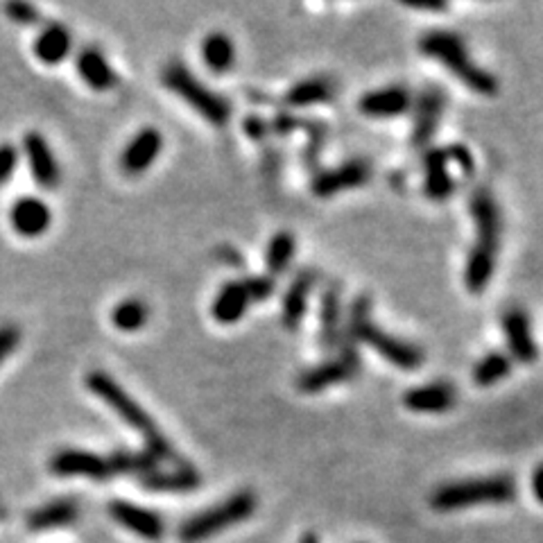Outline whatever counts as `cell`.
Returning a JSON list of instances; mask_svg holds the SVG:
<instances>
[{"mask_svg": "<svg viewBox=\"0 0 543 543\" xmlns=\"http://www.w3.org/2000/svg\"><path fill=\"white\" fill-rule=\"evenodd\" d=\"M244 132H247L249 136H253V139H262V133L270 132V127H267L265 120H261L258 115H252V118L244 120Z\"/></svg>", "mask_w": 543, "mask_h": 543, "instance_id": "obj_38", "label": "cell"}, {"mask_svg": "<svg viewBox=\"0 0 543 543\" xmlns=\"http://www.w3.org/2000/svg\"><path fill=\"white\" fill-rule=\"evenodd\" d=\"M292 256H295V235L288 234V231H279L274 238L270 240L267 244V253H265V265L267 272H270V277H279L286 272V267L292 262Z\"/></svg>", "mask_w": 543, "mask_h": 543, "instance_id": "obj_31", "label": "cell"}, {"mask_svg": "<svg viewBox=\"0 0 543 543\" xmlns=\"http://www.w3.org/2000/svg\"><path fill=\"white\" fill-rule=\"evenodd\" d=\"M202 483L198 471L193 469H175V471H157L154 469L152 474L143 475V484L152 492H175V493H184V492H193L198 484Z\"/></svg>", "mask_w": 543, "mask_h": 543, "instance_id": "obj_26", "label": "cell"}, {"mask_svg": "<svg viewBox=\"0 0 543 543\" xmlns=\"http://www.w3.org/2000/svg\"><path fill=\"white\" fill-rule=\"evenodd\" d=\"M342 301L337 283H331L322 292V308H319V346L324 351L337 349L342 340Z\"/></svg>", "mask_w": 543, "mask_h": 543, "instance_id": "obj_21", "label": "cell"}, {"mask_svg": "<svg viewBox=\"0 0 543 543\" xmlns=\"http://www.w3.org/2000/svg\"><path fill=\"white\" fill-rule=\"evenodd\" d=\"M202 57L204 64H207L213 73H226V70L234 66V43H231V39L226 37V34L211 32L202 43Z\"/></svg>", "mask_w": 543, "mask_h": 543, "instance_id": "obj_28", "label": "cell"}, {"mask_svg": "<svg viewBox=\"0 0 543 543\" xmlns=\"http://www.w3.org/2000/svg\"><path fill=\"white\" fill-rule=\"evenodd\" d=\"M372 177V166L363 159H355V161H346L342 166L333 168V170L319 172L318 177L313 179V195L318 198H331V195L342 193V190H351L358 189V186H364Z\"/></svg>", "mask_w": 543, "mask_h": 543, "instance_id": "obj_13", "label": "cell"}, {"mask_svg": "<svg viewBox=\"0 0 543 543\" xmlns=\"http://www.w3.org/2000/svg\"><path fill=\"white\" fill-rule=\"evenodd\" d=\"M12 229L23 238H39L52 225V211L43 199L25 195L19 198L10 208Z\"/></svg>", "mask_w": 543, "mask_h": 543, "instance_id": "obj_15", "label": "cell"}, {"mask_svg": "<svg viewBox=\"0 0 543 543\" xmlns=\"http://www.w3.org/2000/svg\"><path fill=\"white\" fill-rule=\"evenodd\" d=\"M5 12L12 23L37 25L39 21H41V12L34 5H30V3H10V5L5 7Z\"/></svg>", "mask_w": 543, "mask_h": 543, "instance_id": "obj_33", "label": "cell"}, {"mask_svg": "<svg viewBox=\"0 0 543 543\" xmlns=\"http://www.w3.org/2000/svg\"><path fill=\"white\" fill-rule=\"evenodd\" d=\"M75 64H78L79 78H82L88 87L96 88V91H109V88H114L115 84H118V75L111 69V64L106 61V57L102 55L100 48H84L78 55Z\"/></svg>", "mask_w": 543, "mask_h": 543, "instance_id": "obj_22", "label": "cell"}, {"mask_svg": "<svg viewBox=\"0 0 543 543\" xmlns=\"http://www.w3.org/2000/svg\"><path fill=\"white\" fill-rule=\"evenodd\" d=\"M412 105V97L405 87H385L369 91L360 97V114L369 118H394V115L408 114Z\"/></svg>", "mask_w": 543, "mask_h": 543, "instance_id": "obj_17", "label": "cell"}, {"mask_svg": "<svg viewBox=\"0 0 543 543\" xmlns=\"http://www.w3.org/2000/svg\"><path fill=\"white\" fill-rule=\"evenodd\" d=\"M19 166V150L12 143L0 145V186H5Z\"/></svg>", "mask_w": 543, "mask_h": 543, "instance_id": "obj_34", "label": "cell"}, {"mask_svg": "<svg viewBox=\"0 0 543 543\" xmlns=\"http://www.w3.org/2000/svg\"><path fill=\"white\" fill-rule=\"evenodd\" d=\"M244 288H247V295L252 301H262L274 292V281L272 277H249L244 279Z\"/></svg>", "mask_w": 543, "mask_h": 543, "instance_id": "obj_36", "label": "cell"}, {"mask_svg": "<svg viewBox=\"0 0 543 543\" xmlns=\"http://www.w3.org/2000/svg\"><path fill=\"white\" fill-rule=\"evenodd\" d=\"M446 154H448V159H451V161L460 163V168L466 172V175H471V172H474V157H471V152L465 148V145H456V148L446 150Z\"/></svg>", "mask_w": 543, "mask_h": 543, "instance_id": "obj_37", "label": "cell"}, {"mask_svg": "<svg viewBox=\"0 0 543 543\" xmlns=\"http://www.w3.org/2000/svg\"><path fill=\"white\" fill-rule=\"evenodd\" d=\"M51 474L60 478H91V480H106L114 475L109 465V457H102L97 453L75 451L66 448L52 456Z\"/></svg>", "mask_w": 543, "mask_h": 543, "instance_id": "obj_9", "label": "cell"}, {"mask_svg": "<svg viewBox=\"0 0 543 543\" xmlns=\"http://www.w3.org/2000/svg\"><path fill=\"white\" fill-rule=\"evenodd\" d=\"M516 496V483L511 475H487L448 483L430 496V505L437 511H457L489 502H510Z\"/></svg>", "mask_w": 543, "mask_h": 543, "instance_id": "obj_5", "label": "cell"}, {"mask_svg": "<svg viewBox=\"0 0 543 543\" xmlns=\"http://www.w3.org/2000/svg\"><path fill=\"white\" fill-rule=\"evenodd\" d=\"M511 372V358L501 351H492V354L483 355L478 360V364L474 367V381L480 387H489L501 382L502 378L510 376Z\"/></svg>", "mask_w": 543, "mask_h": 543, "instance_id": "obj_30", "label": "cell"}, {"mask_svg": "<svg viewBox=\"0 0 543 543\" xmlns=\"http://www.w3.org/2000/svg\"><path fill=\"white\" fill-rule=\"evenodd\" d=\"M78 516L79 510L73 501H52L28 516V528L34 529V532L64 528V525L73 523Z\"/></svg>", "mask_w": 543, "mask_h": 543, "instance_id": "obj_25", "label": "cell"}, {"mask_svg": "<svg viewBox=\"0 0 543 543\" xmlns=\"http://www.w3.org/2000/svg\"><path fill=\"white\" fill-rule=\"evenodd\" d=\"M114 474H139L148 475L157 469V457L150 453H115L109 457Z\"/></svg>", "mask_w": 543, "mask_h": 543, "instance_id": "obj_32", "label": "cell"}, {"mask_svg": "<svg viewBox=\"0 0 543 543\" xmlns=\"http://www.w3.org/2000/svg\"><path fill=\"white\" fill-rule=\"evenodd\" d=\"M87 387L97 396V399L105 400L111 410L120 417L127 426H132L133 430H139L141 437L148 444V453L154 456L157 460H177L175 451L168 444V439L159 433L157 424L152 421V417L148 415L143 405L133 399L132 394L123 390V387L115 382V378H111L105 372H91L87 376Z\"/></svg>", "mask_w": 543, "mask_h": 543, "instance_id": "obj_2", "label": "cell"}, {"mask_svg": "<svg viewBox=\"0 0 543 543\" xmlns=\"http://www.w3.org/2000/svg\"><path fill=\"white\" fill-rule=\"evenodd\" d=\"M315 283H318V272L315 270H301L295 279H292L290 288H288L286 297H283V313L281 322L288 331H297L304 319L306 308H308L310 292H313Z\"/></svg>", "mask_w": 543, "mask_h": 543, "instance_id": "obj_19", "label": "cell"}, {"mask_svg": "<svg viewBox=\"0 0 543 543\" xmlns=\"http://www.w3.org/2000/svg\"><path fill=\"white\" fill-rule=\"evenodd\" d=\"M360 372V358L355 354L354 346L342 349V354L337 358L327 360V363L310 367L306 372H301L297 376V387L306 394H318V391L328 390L333 385L351 381L354 376H358Z\"/></svg>", "mask_w": 543, "mask_h": 543, "instance_id": "obj_8", "label": "cell"}, {"mask_svg": "<svg viewBox=\"0 0 543 543\" xmlns=\"http://www.w3.org/2000/svg\"><path fill=\"white\" fill-rule=\"evenodd\" d=\"M70 48H73V39L61 23L46 25L34 39V57L46 66L61 64L69 57Z\"/></svg>", "mask_w": 543, "mask_h": 543, "instance_id": "obj_23", "label": "cell"}, {"mask_svg": "<svg viewBox=\"0 0 543 543\" xmlns=\"http://www.w3.org/2000/svg\"><path fill=\"white\" fill-rule=\"evenodd\" d=\"M163 148V136L159 129L145 127L141 129L120 154V170L124 175H141L157 161L159 152Z\"/></svg>", "mask_w": 543, "mask_h": 543, "instance_id": "obj_14", "label": "cell"}, {"mask_svg": "<svg viewBox=\"0 0 543 543\" xmlns=\"http://www.w3.org/2000/svg\"><path fill=\"white\" fill-rule=\"evenodd\" d=\"M349 336L354 337V340H360L367 346H372V349L378 351L387 363L399 369H405V372H415V369H419L421 363H424V351H421L419 346L400 340V337L391 336V333L382 331V328H378L376 324H373L372 301L364 295L354 301L349 319Z\"/></svg>", "mask_w": 543, "mask_h": 543, "instance_id": "obj_4", "label": "cell"}, {"mask_svg": "<svg viewBox=\"0 0 543 543\" xmlns=\"http://www.w3.org/2000/svg\"><path fill=\"white\" fill-rule=\"evenodd\" d=\"M21 345V328L14 324H3L0 327V364L5 363L16 346Z\"/></svg>", "mask_w": 543, "mask_h": 543, "instance_id": "obj_35", "label": "cell"}, {"mask_svg": "<svg viewBox=\"0 0 543 543\" xmlns=\"http://www.w3.org/2000/svg\"><path fill=\"white\" fill-rule=\"evenodd\" d=\"M109 514L124 529H129V532H133L141 538H148V541H159L166 534V523H163L161 516L157 511L136 505V502L114 501L109 505Z\"/></svg>", "mask_w": 543, "mask_h": 543, "instance_id": "obj_10", "label": "cell"}, {"mask_svg": "<svg viewBox=\"0 0 543 543\" xmlns=\"http://www.w3.org/2000/svg\"><path fill=\"white\" fill-rule=\"evenodd\" d=\"M471 213L475 220V243L466 261L465 283L466 290L480 295L489 286L496 270L498 247H501L502 217L496 199L487 189L475 190L471 198Z\"/></svg>", "mask_w": 543, "mask_h": 543, "instance_id": "obj_1", "label": "cell"}, {"mask_svg": "<svg viewBox=\"0 0 543 543\" xmlns=\"http://www.w3.org/2000/svg\"><path fill=\"white\" fill-rule=\"evenodd\" d=\"M161 82L166 84L168 91H172L175 96H179L186 105L193 106L204 120H208L211 124H226V120L231 118V105L226 97L213 93L207 84L199 82L190 69L181 61H170L163 69Z\"/></svg>", "mask_w": 543, "mask_h": 543, "instance_id": "obj_7", "label": "cell"}, {"mask_svg": "<svg viewBox=\"0 0 543 543\" xmlns=\"http://www.w3.org/2000/svg\"><path fill=\"white\" fill-rule=\"evenodd\" d=\"M457 400V390L451 382H428L405 391L403 405L412 412H446Z\"/></svg>", "mask_w": 543, "mask_h": 543, "instance_id": "obj_18", "label": "cell"}, {"mask_svg": "<svg viewBox=\"0 0 543 543\" xmlns=\"http://www.w3.org/2000/svg\"><path fill=\"white\" fill-rule=\"evenodd\" d=\"M419 48L426 57L439 61L444 69L451 70V75H456L471 91L480 93V96H496L498 93V79L471 60L465 41L456 32H446V30L426 32L421 37Z\"/></svg>", "mask_w": 543, "mask_h": 543, "instance_id": "obj_3", "label": "cell"}, {"mask_svg": "<svg viewBox=\"0 0 543 543\" xmlns=\"http://www.w3.org/2000/svg\"><path fill=\"white\" fill-rule=\"evenodd\" d=\"M446 97L439 87H426L417 100L415 123H412V145L415 148H426L433 141L439 129V120L444 115Z\"/></svg>", "mask_w": 543, "mask_h": 543, "instance_id": "obj_12", "label": "cell"}, {"mask_svg": "<svg viewBox=\"0 0 543 543\" xmlns=\"http://www.w3.org/2000/svg\"><path fill=\"white\" fill-rule=\"evenodd\" d=\"M502 331H505L507 346H510L511 358L523 364H532L537 360V342L532 337L528 313L520 308H511L502 315Z\"/></svg>", "mask_w": 543, "mask_h": 543, "instance_id": "obj_16", "label": "cell"}, {"mask_svg": "<svg viewBox=\"0 0 543 543\" xmlns=\"http://www.w3.org/2000/svg\"><path fill=\"white\" fill-rule=\"evenodd\" d=\"M150 310L141 299H123L120 304L114 306L111 310V322L118 331L123 333H136L148 324Z\"/></svg>", "mask_w": 543, "mask_h": 543, "instance_id": "obj_29", "label": "cell"}, {"mask_svg": "<svg viewBox=\"0 0 543 543\" xmlns=\"http://www.w3.org/2000/svg\"><path fill=\"white\" fill-rule=\"evenodd\" d=\"M448 154L446 150L433 148L426 152L424 168H426V195L433 202H444L456 193V179L448 170Z\"/></svg>", "mask_w": 543, "mask_h": 543, "instance_id": "obj_20", "label": "cell"}, {"mask_svg": "<svg viewBox=\"0 0 543 543\" xmlns=\"http://www.w3.org/2000/svg\"><path fill=\"white\" fill-rule=\"evenodd\" d=\"M249 301L252 299H249L244 283L229 281L222 286V290L217 292V297L213 299L211 313L220 324H234L243 318L244 310H247V306H249Z\"/></svg>", "mask_w": 543, "mask_h": 543, "instance_id": "obj_24", "label": "cell"}, {"mask_svg": "<svg viewBox=\"0 0 543 543\" xmlns=\"http://www.w3.org/2000/svg\"><path fill=\"white\" fill-rule=\"evenodd\" d=\"M256 505H258L256 493L252 492L234 493V496L225 498V501L217 502V505L190 516V519L179 528V538L184 543L207 541V538L216 537V534L225 532V529L247 520L249 516L256 511Z\"/></svg>", "mask_w": 543, "mask_h": 543, "instance_id": "obj_6", "label": "cell"}, {"mask_svg": "<svg viewBox=\"0 0 543 543\" xmlns=\"http://www.w3.org/2000/svg\"><path fill=\"white\" fill-rule=\"evenodd\" d=\"M532 492H534V498H537V501L543 505V465H538L537 469H534Z\"/></svg>", "mask_w": 543, "mask_h": 543, "instance_id": "obj_39", "label": "cell"}, {"mask_svg": "<svg viewBox=\"0 0 543 543\" xmlns=\"http://www.w3.org/2000/svg\"><path fill=\"white\" fill-rule=\"evenodd\" d=\"M336 96L333 82L327 78H310L304 82L295 84L290 91L286 93V105L290 106H308L318 105V102H327Z\"/></svg>", "mask_w": 543, "mask_h": 543, "instance_id": "obj_27", "label": "cell"}, {"mask_svg": "<svg viewBox=\"0 0 543 543\" xmlns=\"http://www.w3.org/2000/svg\"><path fill=\"white\" fill-rule=\"evenodd\" d=\"M23 152L25 159H28V168L32 172L34 181L41 189L55 190L60 186L61 172L55 152L51 150L48 141L39 132H28L23 136Z\"/></svg>", "mask_w": 543, "mask_h": 543, "instance_id": "obj_11", "label": "cell"}, {"mask_svg": "<svg viewBox=\"0 0 543 543\" xmlns=\"http://www.w3.org/2000/svg\"><path fill=\"white\" fill-rule=\"evenodd\" d=\"M412 10H421V12H444L446 10V3H405Z\"/></svg>", "mask_w": 543, "mask_h": 543, "instance_id": "obj_40", "label": "cell"}]
</instances>
